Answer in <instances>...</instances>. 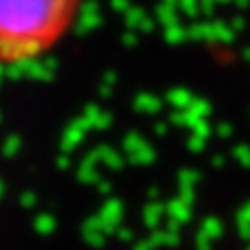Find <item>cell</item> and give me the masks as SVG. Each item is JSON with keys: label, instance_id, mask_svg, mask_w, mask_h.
Segmentation results:
<instances>
[{"label": "cell", "instance_id": "cell-16", "mask_svg": "<svg viewBox=\"0 0 250 250\" xmlns=\"http://www.w3.org/2000/svg\"><path fill=\"white\" fill-rule=\"evenodd\" d=\"M179 9L184 11L186 17L196 19L200 13V0H179Z\"/></svg>", "mask_w": 250, "mask_h": 250}, {"label": "cell", "instance_id": "cell-25", "mask_svg": "<svg viewBox=\"0 0 250 250\" xmlns=\"http://www.w3.org/2000/svg\"><path fill=\"white\" fill-rule=\"evenodd\" d=\"M156 244H154V242H150V240H148V242H142V244H140L138 246V250H152Z\"/></svg>", "mask_w": 250, "mask_h": 250}, {"label": "cell", "instance_id": "cell-21", "mask_svg": "<svg viewBox=\"0 0 250 250\" xmlns=\"http://www.w3.org/2000/svg\"><path fill=\"white\" fill-rule=\"evenodd\" d=\"M215 2L217 0H200V13H205L207 17H210L215 11Z\"/></svg>", "mask_w": 250, "mask_h": 250}, {"label": "cell", "instance_id": "cell-18", "mask_svg": "<svg viewBox=\"0 0 250 250\" xmlns=\"http://www.w3.org/2000/svg\"><path fill=\"white\" fill-rule=\"evenodd\" d=\"M205 146H207V140L196 136V134H192L190 140H188V148H190V152H202L205 150Z\"/></svg>", "mask_w": 250, "mask_h": 250}, {"label": "cell", "instance_id": "cell-8", "mask_svg": "<svg viewBox=\"0 0 250 250\" xmlns=\"http://www.w3.org/2000/svg\"><path fill=\"white\" fill-rule=\"evenodd\" d=\"M165 210H167V207H163V205H159V202H152L150 207H146V210H144V215H146V225L148 228H156L159 225V221H161V217L165 215Z\"/></svg>", "mask_w": 250, "mask_h": 250}, {"label": "cell", "instance_id": "cell-24", "mask_svg": "<svg viewBox=\"0 0 250 250\" xmlns=\"http://www.w3.org/2000/svg\"><path fill=\"white\" fill-rule=\"evenodd\" d=\"M167 123H159V125H156V136H165L167 134Z\"/></svg>", "mask_w": 250, "mask_h": 250}, {"label": "cell", "instance_id": "cell-3", "mask_svg": "<svg viewBox=\"0 0 250 250\" xmlns=\"http://www.w3.org/2000/svg\"><path fill=\"white\" fill-rule=\"evenodd\" d=\"M167 219H175L177 223H188L192 219V210H190V205H186L182 198H173L167 202Z\"/></svg>", "mask_w": 250, "mask_h": 250}, {"label": "cell", "instance_id": "cell-30", "mask_svg": "<svg viewBox=\"0 0 250 250\" xmlns=\"http://www.w3.org/2000/svg\"><path fill=\"white\" fill-rule=\"evenodd\" d=\"M221 2H229V0H221Z\"/></svg>", "mask_w": 250, "mask_h": 250}, {"label": "cell", "instance_id": "cell-12", "mask_svg": "<svg viewBox=\"0 0 250 250\" xmlns=\"http://www.w3.org/2000/svg\"><path fill=\"white\" fill-rule=\"evenodd\" d=\"M152 242L156 246H169V248H173L179 244V233L175 231H156L154 236H152Z\"/></svg>", "mask_w": 250, "mask_h": 250}, {"label": "cell", "instance_id": "cell-13", "mask_svg": "<svg viewBox=\"0 0 250 250\" xmlns=\"http://www.w3.org/2000/svg\"><path fill=\"white\" fill-rule=\"evenodd\" d=\"M188 111H190L192 115L200 117V119H207L213 108H210V103H208V100H205V98H194V100H192V104L188 106Z\"/></svg>", "mask_w": 250, "mask_h": 250}, {"label": "cell", "instance_id": "cell-9", "mask_svg": "<svg viewBox=\"0 0 250 250\" xmlns=\"http://www.w3.org/2000/svg\"><path fill=\"white\" fill-rule=\"evenodd\" d=\"M200 171L196 169H182L177 173V182H179V190H184V188H194L198 182H200Z\"/></svg>", "mask_w": 250, "mask_h": 250}, {"label": "cell", "instance_id": "cell-26", "mask_svg": "<svg viewBox=\"0 0 250 250\" xmlns=\"http://www.w3.org/2000/svg\"><path fill=\"white\" fill-rule=\"evenodd\" d=\"M152 27H154V23H152L150 19H144V23H142V29H144V31H152Z\"/></svg>", "mask_w": 250, "mask_h": 250}, {"label": "cell", "instance_id": "cell-2", "mask_svg": "<svg viewBox=\"0 0 250 250\" xmlns=\"http://www.w3.org/2000/svg\"><path fill=\"white\" fill-rule=\"evenodd\" d=\"M188 40H196V42H215V25L213 21H200L192 23L188 27Z\"/></svg>", "mask_w": 250, "mask_h": 250}, {"label": "cell", "instance_id": "cell-6", "mask_svg": "<svg viewBox=\"0 0 250 250\" xmlns=\"http://www.w3.org/2000/svg\"><path fill=\"white\" fill-rule=\"evenodd\" d=\"M236 223H238V233H240V238L250 240V200L238 210Z\"/></svg>", "mask_w": 250, "mask_h": 250}, {"label": "cell", "instance_id": "cell-15", "mask_svg": "<svg viewBox=\"0 0 250 250\" xmlns=\"http://www.w3.org/2000/svg\"><path fill=\"white\" fill-rule=\"evenodd\" d=\"M231 156H233V159H236L244 169H250V146L238 144V146L231 150Z\"/></svg>", "mask_w": 250, "mask_h": 250}, {"label": "cell", "instance_id": "cell-20", "mask_svg": "<svg viewBox=\"0 0 250 250\" xmlns=\"http://www.w3.org/2000/svg\"><path fill=\"white\" fill-rule=\"evenodd\" d=\"M217 134H219V138H229L233 134V125L231 123H219L217 125Z\"/></svg>", "mask_w": 250, "mask_h": 250}, {"label": "cell", "instance_id": "cell-31", "mask_svg": "<svg viewBox=\"0 0 250 250\" xmlns=\"http://www.w3.org/2000/svg\"><path fill=\"white\" fill-rule=\"evenodd\" d=\"M248 250H250V248H248Z\"/></svg>", "mask_w": 250, "mask_h": 250}, {"label": "cell", "instance_id": "cell-11", "mask_svg": "<svg viewBox=\"0 0 250 250\" xmlns=\"http://www.w3.org/2000/svg\"><path fill=\"white\" fill-rule=\"evenodd\" d=\"M165 40L169 44H173V46L182 44L184 40H188V29L182 27L179 23H175V25H169V27H165Z\"/></svg>", "mask_w": 250, "mask_h": 250}, {"label": "cell", "instance_id": "cell-1", "mask_svg": "<svg viewBox=\"0 0 250 250\" xmlns=\"http://www.w3.org/2000/svg\"><path fill=\"white\" fill-rule=\"evenodd\" d=\"M80 0H0V65L42 57L71 25Z\"/></svg>", "mask_w": 250, "mask_h": 250}, {"label": "cell", "instance_id": "cell-5", "mask_svg": "<svg viewBox=\"0 0 250 250\" xmlns=\"http://www.w3.org/2000/svg\"><path fill=\"white\" fill-rule=\"evenodd\" d=\"M215 25V42L219 44H231L236 42V31L231 29V25H228L225 21H213Z\"/></svg>", "mask_w": 250, "mask_h": 250}, {"label": "cell", "instance_id": "cell-28", "mask_svg": "<svg viewBox=\"0 0 250 250\" xmlns=\"http://www.w3.org/2000/svg\"><path fill=\"white\" fill-rule=\"evenodd\" d=\"M242 57H244V61H250V46H246V48L242 50Z\"/></svg>", "mask_w": 250, "mask_h": 250}, {"label": "cell", "instance_id": "cell-23", "mask_svg": "<svg viewBox=\"0 0 250 250\" xmlns=\"http://www.w3.org/2000/svg\"><path fill=\"white\" fill-rule=\"evenodd\" d=\"M210 165H213V167H217V169L225 167V156H221V154H215L213 159H210Z\"/></svg>", "mask_w": 250, "mask_h": 250}, {"label": "cell", "instance_id": "cell-4", "mask_svg": "<svg viewBox=\"0 0 250 250\" xmlns=\"http://www.w3.org/2000/svg\"><path fill=\"white\" fill-rule=\"evenodd\" d=\"M192 92L188 88H173L167 92V103L175 108V111H184V108H188L192 104Z\"/></svg>", "mask_w": 250, "mask_h": 250}, {"label": "cell", "instance_id": "cell-10", "mask_svg": "<svg viewBox=\"0 0 250 250\" xmlns=\"http://www.w3.org/2000/svg\"><path fill=\"white\" fill-rule=\"evenodd\" d=\"M200 229L205 231L210 240H217V238L223 236V223L219 221L217 217H207L205 221H202V228Z\"/></svg>", "mask_w": 250, "mask_h": 250}, {"label": "cell", "instance_id": "cell-27", "mask_svg": "<svg viewBox=\"0 0 250 250\" xmlns=\"http://www.w3.org/2000/svg\"><path fill=\"white\" fill-rule=\"evenodd\" d=\"M236 4L240 6V9H246V6L250 4V0H236Z\"/></svg>", "mask_w": 250, "mask_h": 250}, {"label": "cell", "instance_id": "cell-29", "mask_svg": "<svg viewBox=\"0 0 250 250\" xmlns=\"http://www.w3.org/2000/svg\"><path fill=\"white\" fill-rule=\"evenodd\" d=\"M165 2H167V4H173V6H175V2H179V0H165Z\"/></svg>", "mask_w": 250, "mask_h": 250}, {"label": "cell", "instance_id": "cell-22", "mask_svg": "<svg viewBox=\"0 0 250 250\" xmlns=\"http://www.w3.org/2000/svg\"><path fill=\"white\" fill-rule=\"evenodd\" d=\"M229 25H231V29H233V31H236V34H238V31H242V29L246 27V21H244V17H233Z\"/></svg>", "mask_w": 250, "mask_h": 250}, {"label": "cell", "instance_id": "cell-17", "mask_svg": "<svg viewBox=\"0 0 250 250\" xmlns=\"http://www.w3.org/2000/svg\"><path fill=\"white\" fill-rule=\"evenodd\" d=\"M210 131H213V127H210V123L207 121V119H200L196 125L192 127V134H196V136H200V138H208L210 136Z\"/></svg>", "mask_w": 250, "mask_h": 250}, {"label": "cell", "instance_id": "cell-14", "mask_svg": "<svg viewBox=\"0 0 250 250\" xmlns=\"http://www.w3.org/2000/svg\"><path fill=\"white\" fill-rule=\"evenodd\" d=\"M138 108L144 113H156L161 108V100L156 96H148V94H144V96L138 98Z\"/></svg>", "mask_w": 250, "mask_h": 250}, {"label": "cell", "instance_id": "cell-19", "mask_svg": "<svg viewBox=\"0 0 250 250\" xmlns=\"http://www.w3.org/2000/svg\"><path fill=\"white\" fill-rule=\"evenodd\" d=\"M210 248H213V240L200 229L196 233V250H210Z\"/></svg>", "mask_w": 250, "mask_h": 250}, {"label": "cell", "instance_id": "cell-7", "mask_svg": "<svg viewBox=\"0 0 250 250\" xmlns=\"http://www.w3.org/2000/svg\"><path fill=\"white\" fill-rule=\"evenodd\" d=\"M156 15H159V21H161L165 27H169V25H175V23H179L177 11H175V6H173V4L163 2V4L159 6V9H156Z\"/></svg>", "mask_w": 250, "mask_h": 250}]
</instances>
